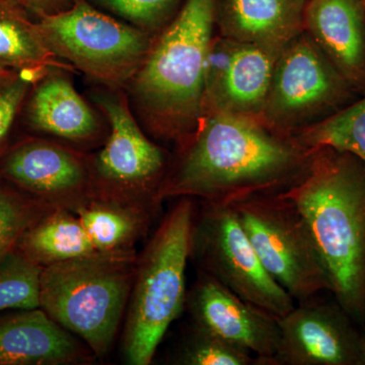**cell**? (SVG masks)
<instances>
[{
	"label": "cell",
	"mask_w": 365,
	"mask_h": 365,
	"mask_svg": "<svg viewBox=\"0 0 365 365\" xmlns=\"http://www.w3.org/2000/svg\"><path fill=\"white\" fill-rule=\"evenodd\" d=\"M312 153L260 120L205 112L195 133L177 148L160 199L188 197L232 206L281 193L304 176Z\"/></svg>",
	"instance_id": "1"
},
{
	"label": "cell",
	"mask_w": 365,
	"mask_h": 365,
	"mask_svg": "<svg viewBox=\"0 0 365 365\" xmlns=\"http://www.w3.org/2000/svg\"><path fill=\"white\" fill-rule=\"evenodd\" d=\"M281 194L306 220L333 299L365 325V163L347 151L316 148L304 176Z\"/></svg>",
	"instance_id": "2"
},
{
	"label": "cell",
	"mask_w": 365,
	"mask_h": 365,
	"mask_svg": "<svg viewBox=\"0 0 365 365\" xmlns=\"http://www.w3.org/2000/svg\"><path fill=\"white\" fill-rule=\"evenodd\" d=\"M215 18L216 0H186L125 88L144 130L177 148L202 120Z\"/></svg>",
	"instance_id": "3"
},
{
	"label": "cell",
	"mask_w": 365,
	"mask_h": 365,
	"mask_svg": "<svg viewBox=\"0 0 365 365\" xmlns=\"http://www.w3.org/2000/svg\"><path fill=\"white\" fill-rule=\"evenodd\" d=\"M196 206L181 197L163 216L143 251L125 319L122 352L131 365H148L186 304V268Z\"/></svg>",
	"instance_id": "4"
},
{
	"label": "cell",
	"mask_w": 365,
	"mask_h": 365,
	"mask_svg": "<svg viewBox=\"0 0 365 365\" xmlns=\"http://www.w3.org/2000/svg\"><path fill=\"white\" fill-rule=\"evenodd\" d=\"M137 254L96 252L42 268L40 307L96 357L109 353L128 307Z\"/></svg>",
	"instance_id": "5"
},
{
	"label": "cell",
	"mask_w": 365,
	"mask_h": 365,
	"mask_svg": "<svg viewBox=\"0 0 365 365\" xmlns=\"http://www.w3.org/2000/svg\"><path fill=\"white\" fill-rule=\"evenodd\" d=\"M91 98L108 125L102 148L90 155L93 196L158 213L172 160L169 153L146 134L125 90L98 86Z\"/></svg>",
	"instance_id": "6"
},
{
	"label": "cell",
	"mask_w": 365,
	"mask_h": 365,
	"mask_svg": "<svg viewBox=\"0 0 365 365\" xmlns=\"http://www.w3.org/2000/svg\"><path fill=\"white\" fill-rule=\"evenodd\" d=\"M38 30L57 58L105 88L125 90L143 66L153 36L101 11L86 0L38 19Z\"/></svg>",
	"instance_id": "7"
},
{
	"label": "cell",
	"mask_w": 365,
	"mask_h": 365,
	"mask_svg": "<svg viewBox=\"0 0 365 365\" xmlns=\"http://www.w3.org/2000/svg\"><path fill=\"white\" fill-rule=\"evenodd\" d=\"M232 206L264 269L297 304L331 292L306 220L290 199L270 194Z\"/></svg>",
	"instance_id": "8"
},
{
	"label": "cell",
	"mask_w": 365,
	"mask_h": 365,
	"mask_svg": "<svg viewBox=\"0 0 365 365\" xmlns=\"http://www.w3.org/2000/svg\"><path fill=\"white\" fill-rule=\"evenodd\" d=\"M359 97L304 31L278 55L260 121L292 136Z\"/></svg>",
	"instance_id": "9"
},
{
	"label": "cell",
	"mask_w": 365,
	"mask_h": 365,
	"mask_svg": "<svg viewBox=\"0 0 365 365\" xmlns=\"http://www.w3.org/2000/svg\"><path fill=\"white\" fill-rule=\"evenodd\" d=\"M189 259L198 271L277 318L297 304L264 269L232 206L201 202L196 208Z\"/></svg>",
	"instance_id": "10"
},
{
	"label": "cell",
	"mask_w": 365,
	"mask_h": 365,
	"mask_svg": "<svg viewBox=\"0 0 365 365\" xmlns=\"http://www.w3.org/2000/svg\"><path fill=\"white\" fill-rule=\"evenodd\" d=\"M0 180L72 212L93 197L90 155L46 137H31L7 150L0 158Z\"/></svg>",
	"instance_id": "11"
},
{
	"label": "cell",
	"mask_w": 365,
	"mask_h": 365,
	"mask_svg": "<svg viewBox=\"0 0 365 365\" xmlns=\"http://www.w3.org/2000/svg\"><path fill=\"white\" fill-rule=\"evenodd\" d=\"M319 294L278 318L280 337L270 365H365V325Z\"/></svg>",
	"instance_id": "12"
},
{
	"label": "cell",
	"mask_w": 365,
	"mask_h": 365,
	"mask_svg": "<svg viewBox=\"0 0 365 365\" xmlns=\"http://www.w3.org/2000/svg\"><path fill=\"white\" fill-rule=\"evenodd\" d=\"M281 50L222 36L213 38L206 72L204 113L223 112L260 120Z\"/></svg>",
	"instance_id": "13"
},
{
	"label": "cell",
	"mask_w": 365,
	"mask_h": 365,
	"mask_svg": "<svg viewBox=\"0 0 365 365\" xmlns=\"http://www.w3.org/2000/svg\"><path fill=\"white\" fill-rule=\"evenodd\" d=\"M185 309L192 323L248 350L256 357L257 365H270L279 342L277 317L241 299L200 271L187 290Z\"/></svg>",
	"instance_id": "14"
},
{
	"label": "cell",
	"mask_w": 365,
	"mask_h": 365,
	"mask_svg": "<svg viewBox=\"0 0 365 365\" xmlns=\"http://www.w3.org/2000/svg\"><path fill=\"white\" fill-rule=\"evenodd\" d=\"M71 72L52 68L33 83L23 111L31 130L83 150L105 141L102 114L76 90Z\"/></svg>",
	"instance_id": "15"
},
{
	"label": "cell",
	"mask_w": 365,
	"mask_h": 365,
	"mask_svg": "<svg viewBox=\"0 0 365 365\" xmlns=\"http://www.w3.org/2000/svg\"><path fill=\"white\" fill-rule=\"evenodd\" d=\"M304 31L353 90L364 95V0H307Z\"/></svg>",
	"instance_id": "16"
},
{
	"label": "cell",
	"mask_w": 365,
	"mask_h": 365,
	"mask_svg": "<svg viewBox=\"0 0 365 365\" xmlns=\"http://www.w3.org/2000/svg\"><path fill=\"white\" fill-rule=\"evenodd\" d=\"M96 357L41 307L0 319V365H67Z\"/></svg>",
	"instance_id": "17"
},
{
	"label": "cell",
	"mask_w": 365,
	"mask_h": 365,
	"mask_svg": "<svg viewBox=\"0 0 365 365\" xmlns=\"http://www.w3.org/2000/svg\"><path fill=\"white\" fill-rule=\"evenodd\" d=\"M307 0H216L220 36L281 50L304 32Z\"/></svg>",
	"instance_id": "18"
},
{
	"label": "cell",
	"mask_w": 365,
	"mask_h": 365,
	"mask_svg": "<svg viewBox=\"0 0 365 365\" xmlns=\"http://www.w3.org/2000/svg\"><path fill=\"white\" fill-rule=\"evenodd\" d=\"M76 213L98 252L131 251L148 234L157 213L132 205L93 196Z\"/></svg>",
	"instance_id": "19"
},
{
	"label": "cell",
	"mask_w": 365,
	"mask_h": 365,
	"mask_svg": "<svg viewBox=\"0 0 365 365\" xmlns=\"http://www.w3.org/2000/svg\"><path fill=\"white\" fill-rule=\"evenodd\" d=\"M52 68L76 69L45 44L37 23L9 0H0V71L28 72L37 78Z\"/></svg>",
	"instance_id": "20"
},
{
	"label": "cell",
	"mask_w": 365,
	"mask_h": 365,
	"mask_svg": "<svg viewBox=\"0 0 365 365\" xmlns=\"http://www.w3.org/2000/svg\"><path fill=\"white\" fill-rule=\"evenodd\" d=\"M16 248L41 267L98 252L76 213L53 209L34 223Z\"/></svg>",
	"instance_id": "21"
},
{
	"label": "cell",
	"mask_w": 365,
	"mask_h": 365,
	"mask_svg": "<svg viewBox=\"0 0 365 365\" xmlns=\"http://www.w3.org/2000/svg\"><path fill=\"white\" fill-rule=\"evenodd\" d=\"M292 137L307 150L336 148L352 153L365 163V93Z\"/></svg>",
	"instance_id": "22"
},
{
	"label": "cell",
	"mask_w": 365,
	"mask_h": 365,
	"mask_svg": "<svg viewBox=\"0 0 365 365\" xmlns=\"http://www.w3.org/2000/svg\"><path fill=\"white\" fill-rule=\"evenodd\" d=\"M42 267L14 248L0 261V312L40 307Z\"/></svg>",
	"instance_id": "23"
},
{
	"label": "cell",
	"mask_w": 365,
	"mask_h": 365,
	"mask_svg": "<svg viewBox=\"0 0 365 365\" xmlns=\"http://www.w3.org/2000/svg\"><path fill=\"white\" fill-rule=\"evenodd\" d=\"M53 209L11 185L0 184V261L28 228Z\"/></svg>",
	"instance_id": "24"
},
{
	"label": "cell",
	"mask_w": 365,
	"mask_h": 365,
	"mask_svg": "<svg viewBox=\"0 0 365 365\" xmlns=\"http://www.w3.org/2000/svg\"><path fill=\"white\" fill-rule=\"evenodd\" d=\"M175 364L182 365H257L256 357L192 323L178 348Z\"/></svg>",
	"instance_id": "25"
},
{
	"label": "cell",
	"mask_w": 365,
	"mask_h": 365,
	"mask_svg": "<svg viewBox=\"0 0 365 365\" xmlns=\"http://www.w3.org/2000/svg\"><path fill=\"white\" fill-rule=\"evenodd\" d=\"M155 37L179 11L180 0H86Z\"/></svg>",
	"instance_id": "26"
},
{
	"label": "cell",
	"mask_w": 365,
	"mask_h": 365,
	"mask_svg": "<svg viewBox=\"0 0 365 365\" xmlns=\"http://www.w3.org/2000/svg\"><path fill=\"white\" fill-rule=\"evenodd\" d=\"M37 76L28 72L4 71L0 73V158L6 151V144L26 98Z\"/></svg>",
	"instance_id": "27"
},
{
	"label": "cell",
	"mask_w": 365,
	"mask_h": 365,
	"mask_svg": "<svg viewBox=\"0 0 365 365\" xmlns=\"http://www.w3.org/2000/svg\"><path fill=\"white\" fill-rule=\"evenodd\" d=\"M14 6L20 7L26 14H32L38 19L66 11L76 0H9Z\"/></svg>",
	"instance_id": "28"
},
{
	"label": "cell",
	"mask_w": 365,
	"mask_h": 365,
	"mask_svg": "<svg viewBox=\"0 0 365 365\" xmlns=\"http://www.w3.org/2000/svg\"><path fill=\"white\" fill-rule=\"evenodd\" d=\"M364 16H365V0H364Z\"/></svg>",
	"instance_id": "29"
},
{
	"label": "cell",
	"mask_w": 365,
	"mask_h": 365,
	"mask_svg": "<svg viewBox=\"0 0 365 365\" xmlns=\"http://www.w3.org/2000/svg\"><path fill=\"white\" fill-rule=\"evenodd\" d=\"M2 71H0V73H1Z\"/></svg>",
	"instance_id": "30"
}]
</instances>
